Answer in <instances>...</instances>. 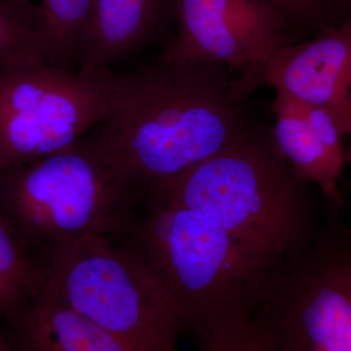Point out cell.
<instances>
[{"label":"cell","mask_w":351,"mask_h":351,"mask_svg":"<svg viewBox=\"0 0 351 351\" xmlns=\"http://www.w3.org/2000/svg\"><path fill=\"white\" fill-rule=\"evenodd\" d=\"M96 0H41L39 41L44 60L69 71L80 66Z\"/></svg>","instance_id":"obj_13"},{"label":"cell","mask_w":351,"mask_h":351,"mask_svg":"<svg viewBox=\"0 0 351 351\" xmlns=\"http://www.w3.org/2000/svg\"><path fill=\"white\" fill-rule=\"evenodd\" d=\"M348 138H350V145H348V151L345 152V159L346 161H348V162L351 163V119L348 129Z\"/></svg>","instance_id":"obj_21"},{"label":"cell","mask_w":351,"mask_h":351,"mask_svg":"<svg viewBox=\"0 0 351 351\" xmlns=\"http://www.w3.org/2000/svg\"><path fill=\"white\" fill-rule=\"evenodd\" d=\"M341 20L346 16H351V0H337Z\"/></svg>","instance_id":"obj_20"},{"label":"cell","mask_w":351,"mask_h":351,"mask_svg":"<svg viewBox=\"0 0 351 351\" xmlns=\"http://www.w3.org/2000/svg\"><path fill=\"white\" fill-rule=\"evenodd\" d=\"M112 75L66 71L41 58L0 66V169L77 144L107 115Z\"/></svg>","instance_id":"obj_7"},{"label":"cell","mask_w":351,"mask_h":351,"mask_svg":"<svg viewBox=\"0 0 351 351\" xmlns=\"http://www.w3.org/2000/svg\"><path fill=\"white\" fill-rule=\"evenodd\" d=\"M144 202L147 212L134 216L119 240L162 283L184 332L205 351H267L257 313L276 263L206 215L168 201Z\"/></svg>","instance_id":"obj_2"},{"label":"cell","mask_w":351,"mask_h":351,"mask_svg":"<svg viewBox=\"0 0 351 351\" xmlns=\"http://www.w3.org/2000/svg\"><path fill=\"white\" fill-rule=\"evenodd\" d=\"M239 73L162 52L113 69L103 121L86 137L137 199L205 160L248 117Z\"/></svg>","instance_id":"obj_1"},{"label":"cell","mask_w":351,"mask_h":351,"mask_svg":"<svg viewBox=\"0 0 351 351\" xmlns=\"http://www.w3.org/2000/svg\"><path fill=\"white\" fill-rule=\"evenodd\" d=\"M137 197L87 138L63 151L0 169V213L32 250L68 239H119Z\"/></svg>","instance_id":"obj_5"},{"label":"cell","mask_w":351,"mask_h":351,"mask_svg":"<svg viewBox=\"0 0 351 351\" xmlns=\"http://www.w3.org/2000/svg\"><path fill=\"white\" fill-rule=\"evenodd\" d=\"M265 86L276 95L326 108L348 136L351 119V16L313 38L286 46L274 57Z\"/></svg>","instance_id":"obj_9"},{"label":"cell","mask_w":351,"mask_h":351,"mask_svg":"<svg viewBox=\"0 0 351 351\" xmlns=\"http://www.w3.org/2000/svg\"><path fill=\"white\" fill-rule=\"evenodd\" d=\"M274 135L279 149L302 179L313 182L326 199L346 205L339 188L343 168L332 158L297 101L276 95Z\"/></svg>","instance_id":"obj_12"},{"label":"cell","mask_w":351,"mask_h":351,"mask_svg":"<svg viewBox=\"0 0 351 351\" xmlns=\"http://www.w3.org/2000/svg\"><path fill=\"white\" fill-rule=\"evenodd\" d=\"M300 105L316 136L326 147L330 156L341 167H345L346 149L343 145L348 136L339 125L338 120L326 108L302 104Z\"/></svg>","instance_id":"obj_17"},{"label":"cell","mask_w":351,"mask_h":351,"mask_svg":"<svg viewBox=\"0 0 351 351\" xmlns=\"http://www.w3.org/2000/svg\"><path fill=\"white\" fill-rule=\"evenodd\" d=\"M0 8L19 19L32 31L38 32L39 36L43 25L40 6H36L31 0H0Z\"/></svg>","instance_id":"obj_18"},{"label":"cell","mask_w":351,"mask_h":351,"mask_svg":"<svg viewBox=\"0 0 351 351\" xmlns=\"http://www.w3.org/2000/svg\"><path fill=\"white\" fill-rule=\"evenodd\" d=\"M41 58L38 32L0 8V66Z\"/></svg>","instance_id":"obj_16"},{"label":"cell","mask_w":351,"mask_h":351,"mask_svg":"<svg viewBox=\"0 0 351 351\" xmlns=\"http://www.w3.org/2000/svg\"><path fill=\"white\" fill-rule=\"evenodd\" d=\"M5 329L11 350L131 351L64 301L43 279L6 321Z\"/></svg>","instance_id":"obj_11"},{"label":"cell","mask_w":351,"mask_h":351,"mask_svg":"<svg viewBox=\"0 0 351 351\" xmlns=\"http://www.w3.org/2000/svg\"><path fill=\"white\" fill-rule=\"evenodd\" d=\"M11 346L9 343L8 337L5 329V321L4 316L0 313V351H10Z\"/></svg>","instance_id":"obj_19"},{"label":"cell","mask_w":351,"mask_h":351,"mask_svg":"<svg viewBox=\"0 0 351 351\" xmlns=\"http://www.w3.org/2000/svg\"><path fill=\"white\" fill-rule=\"evenodd\" d=\"M313 241L270 272L257 313L267 351H351V226L321 196Z\"/></svg>","instance_id":"obj_6"},{"label":"cell","mask_w":351,"mask_h":351,"mask_svg":"<svg viewBox=\"0 0 351 351\" xmlns=\"http://www.w3.org/2000/svg\"><path fill=\"white\" fill-rule=\"evenodd\" d=\"M36 250L29 248L0 213V313L12 318L43 281Z\"/></svg>","instance_id":"obj_14"},{"label":"cell","mask_w":351,"mask_h":351,"mask_svg":"<svg viewBox=\"0 0 351 351\" xmlns=\"http://www.w3.org/2000/svg\"><path fill=\"white\" fill-rule=\"evenodd\" d=\"M295 43L267 0H175V32L160 51L173 59L225 64L239 73L249 98L265 87L274 57Z\"/></svg>","instance_id":"obj_8"},{"label":"cell","mask_w":351,"mask_h":351,"mask_svg":"<svg viewBox=\"0 0 351 351\" xmlns=\"http://www.w3.org/2000/svg\"><path fill=\"white\" fill-rule=\"evenodd\" d=\"M283 16L295 43L341 21L337 0H267Z\"/></svg>","instance_id":"obj_15"},{"label":"cell","mask_w":351,"mask_h":351,"mask_svg":"<svg viewBox=\"0 0 351 351\" xmlns=\"http://www.w3.org/2000/svg\"><path fill=\"white\" fill-rule=\"evenodd\" d=\"M44 282L131 351H174L182 329L149 265L119 239L84 235L36 249Z\"/></svg>","instance_id":"obj_4"},{"label":"cell","mask_w":351,"mask_h":351,"mask_svg":"<svg viewBox=\"0 0 351 351\" xmlns=\"http://www.w3.org/2000/svg\"><path fill=\"white\" fill-rule=\"evenodd\" d=\"M175 32V0H96L78 71L99 75L137 61Z\"/></svg>","instance_id":"obj_10"},{"label":"cell","mask_w":351,"mask_h":351,"mask_svg":"<svg viewBox=\"0 0 351 351\" xmlns=\"http://www.w3.org/2000/svg\"><path fill=\"white\" fill-rule=\"evenodd\" d=\"M314 186L279 149L272 126L250 112L213 156L149 186L141 200L168 201L206 215L278 263L304 250L319 230Z\"/></svg>","instance_id":"obj_3"}]
</instances>
